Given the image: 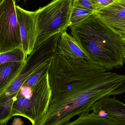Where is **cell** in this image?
I'll list each match as a JSON object with an SVG mask.
<instances>
[{
  "label": "cell",
  "instance_id": "obj_1",
  "mask_svg": "<svg viewBox=\"0 0 125 125\" xmlns=\"http://www.w3.org/2000/svg\"><path fill=\"white\" fill-rule=\"evenodd\" d=\"M51 95L38 125H63L90 112L98 100L125 93V75L108 72L87 59L73 60L57 53L48 71Z\"/></svg>",
  "mask_w": 125,
  "mask_h": 125
},
{
  "label": "cell",
  "instance_id": "obj_2",
  "mask_svg": "<svg viewBox=\"0 0 125 125\" xmlns=\"http://www.w3.org/2000/svg\"><path fill=\"white\" fill-rule=\"evenodd\" d=\"M70 27L71 36L90 61L107 71L123 66L125 42L94 13Z\"/></svg>",
  "mask_w": 125,
  "mask_h": 125
},
{
  "label": "cell",
  "instance_id": "obj_3",
  "mask_svg": "<svg viewBox=\"0 0 125 125\" xmlns=\"http://www.w3.org/2000/svg\"><path fill=\"white\" fill-rule=\"evenodd\" d=\"M72 7L73 0H52L34 11L37 35L34 49L52 36L67 31L71 26Z\"/></svg>",
  "mask_w": 125,
  "mask_h": 125
},
{
  "label": "cell",
  "instance_id": "obj_4",
  "mask_svg": "<svg viewBox=\"0 0 125 125\" xmlns=\"http://www.w3.org/2000/svg\"><path fill=\"white\" fill-rule=\"evenodd\" d=\"M35 90L31 98L17 97L12 106V117L20 116L27 118L34 125L43 119L50 101L51 92L48 72L42 76L34 84Z\"/></svg>",
  "mask_w": 125,
  "mask_h": 125
},
{
  "label": "cell",
  "instance_id": "obj_5",
  "mask_svg": "<svg viewBox=\"0 0 125 125\" xmlns=\"http://www.w3.org/2000/svg\"><path fill=\"white\" fill-rule=\"evenodd\" d=\"M15 6V0H3L0 3V53L22 48Z\"/></svg>",
  "mask_w": 125,
  "mask_h": 125
},
{
  "label": "cell",
  "instance_id": "obj_6",
  "mask_svg": "<svg viewBox=\"0 0 125 125\" xmlns=\"http://www.w3.org/2000/svg\"><path fill=\"white\" fill-rule=\"evenodd\" d=\"M15 8L22 42V49L28 57L33 52L37 39V28L35 11H28L17 5H16Z\"/></svg>",
  "mask_w": 125,
  "mask_h": 125
},
{
  "label": "cell",
  "instance_id": "obj_7",
  "mask_svg": "<svg viewBox=\"0 0 125 125\" xmlns=\"http://www.w3.org/2000/svg\"><path fill=\"white\" fill-rule=\"evenodd\" d=\"M94 13L125 42V0H114L110 5L98 10Z\"/></svg>",
  "mask_w": 125,
  "mask_h": 125
},
{
  "label": "cell",
  "instance_id": "obj_8",
  "mask_svg": "<svg viewBox=\"0 0 125 125\" xmlns=\"http://www.w3.org/2000/svg\"><path fill=\"white\" fill-rule=\"evenodd\" d=\"M91 111L119 125H125V104L116 98L106 97L95 102Z\"/></svg>",
  "mask_w": 125,
  "mask_h": 125
},
{
  "label": "cell",
  "instance_id": "obj_9",
  "mask_svg": "<svg viewBox=\"0 0 125 125\" xmlns=\"http://www.w3.org/2000/svg\"><path fill=\"white\" fill-rule=\"evenodd\" d=\"M57 53L73 60H89L74 38L66 31L60 34L57 45Z\"/></svg>",
  "mask_w": 125,
  "mask_h": 125
},
{
  "label": "cell",
  "instance_id": "obj_10",
  "mask_svg": "<svg viewBox=\"0 0 125 125\" xmlns=\"http://www.w3.org/2000/svg\"><path fill=\"white\" fill-rule=\"evenodd\" d=\"M25 62H7L0 66V96L17 78Z\"/></svg>",
  "mask_w": 125,
  "mask_h": 125
},
{
  "label": "cell",
  "instance_id": "obj_11",
  "mask_svg": "<svg viewBox=\"0 0 125 125\" xmlns=\"http://www.w3.org/2000/svg\"><path fill=\"white\" fill-rule=\"evenodd\" d=\"M63 125H119L92 112L81 114L74 121Z\"/></svg>",
  "mask_w": 125,
  "mask_h": 125
},
{
  "label": "cell",
  "instance_id": "obj_12",
  "mask_svg": "<svg viewBox=\"0 0 125 125\" xmlns=\"http://www.w3.org/2000/svg\"><path fill=\"white\" fill-rule=\"evenodd\" d=\"M22 48H17L0 53V66L10 62H23L27 59Z\"/></svg>",
  "mask_w": 125,
  "mask_h": 125
},
{
  "label": "cell",
  "instance_id": "obj_13",
  "mask_svg": "<svg viewBox=\"0 0 125 125\" xmlns=\"http://www.w3.org/2000/svg\"><path fill=\"white\" fill-rule=\"evenodd\" d=\"M94 12L91 10L73 5L70 17L71 25L82 20Z\"/></svg>",
  "mask_w": 125,
  "mask_h": 125
},
{
  "label": "cell",
  "instance_id": "obj_14",
  "mask_svg": "<svg viewBox=\"0 0 125 125\" xmlns=\"http://www.w3.org/2000/svg\"><path fill=\"white\" fill-rule=\"evenodd\" d=\"M73 5L95 11L91 0H73Z\"/></svg>",
  "mask_w": 125,
  "mask_h": 125
},
{
  "label": "cell",
  "instance_id": "obj_15",
  "mask_svg": "<svg viewBox=\"0 0 125 125\" xmlns=\"http://www.w3.org/2000/svg\"><path fill=\"white\" fill-rule=\"evenodd\" d=\"M91 1L96 11L110 5L114 2V0H91Z\"/></svg>",
  "mask_w": 125,
  "mask_h": 125
},
{
  "label": "cell",
  "instance_id": "obj_16",
  "mask_svg": "<svg viewBox=\"0 0 125 125\" xmlns=\"http://www.w3.org/2000/svg\"><path fill=\"white\" fill-rule=\"evenodd\" d=\"M23 123L22 120L19 118H15L12 123V125H23Z\"/></svg>",
  "mask_w": 125,
  "mask_h": 125
},
{
  "label": "cell",
  "instance_id": "obj_17",
  "mask_svg": "<svg viewBox=\"0 0 125 125\" xmlns=\"http://www.w3.org/2000/svg\"><path fill=\"white\" fill-rule=\"evenodd\" d=\"M2 1H3V0H0V3H1V2Z\"/></svg>",
  "mask_w": 125,
  "mask_h": 125
},
{
  "label": "cell",
  "instance_id": "obj_18",
  "mask_svg": "<svg viewBox=\"0 0 125 125\" xmlns=\"http://www.w3.org/2000/svg\"><path fill=\"white\" fill-rule=\"evenodd\" d=\"M115 1H120V0H114Z\"/></svg>",
  "mask_w": 125,
  "mask_h": 125
},
{
  "label": "cell",
  "instance_id": "obj_19",
  "mask_svg": "<svg viewBox=\"0 0 125 125\" xmlns=\"http://www.w3.org/2000/svg\"></svg>",
  "mask_w": 125,
  "mask_h": 125
}]
</instances>
